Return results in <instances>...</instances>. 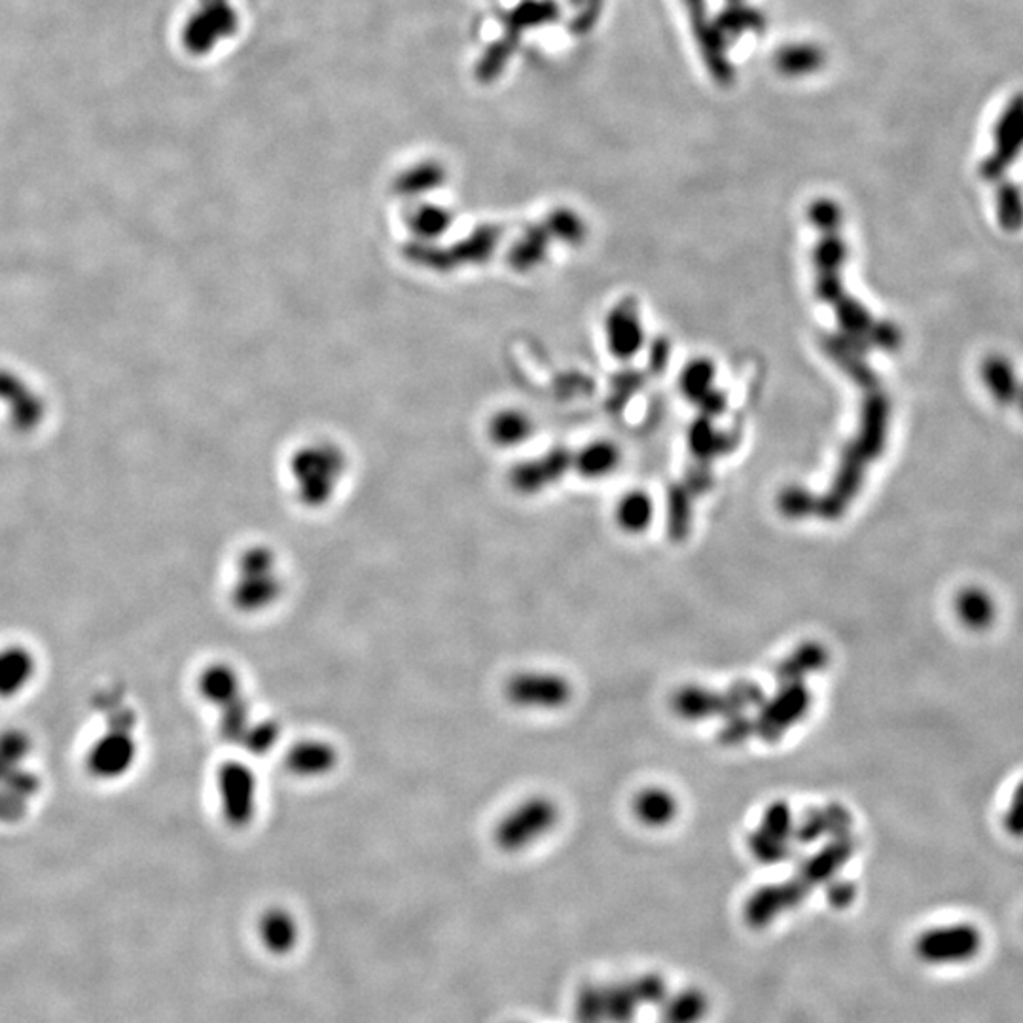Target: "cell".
<instances>
[{"label": "cell", "mask_w": 1023, "mask_h": 1023, "mask_svg": "<svg viewBox=\"0 0 1023 1023\" xmlns=\"http://www.w3.org/2000/svg\"><path fill=\"white\" fill-rule=\"evenodd\" d=\"M668 997L666 982L658 974L618 984L584 987L574 1003L577 1023H631L647 1004L663 1003Z\"/></svg>", "instance_id": "1"}, {"label": "cell", "mask_w": 1023, "mask_h": 1023, "mask_svg": "<svg viewBox=\"0 0 1023 1023\" xmlns=\"http://www.w3.org/2000/svg\"><path fill=\"white\" fill-rule=\"evenodd\" d=\"M985 947L984 931L973 922H952L922 931L914 954L923 965L960 968L973 965Z\"/></svg>", "instance_id": "2"}, {"label": "cell", "mask_w": 1023, "mask_h": 1023, "mask_svg": "<svg viewBox=\"0 0 1023 1023\" xmlns=\"http://www.w3.org/2000/svg\"><path fill=\"white\" fill-rule=\"evenodd\" d=\"M560 820V809L550 798L533 796L515 806L512 811L504 815L495 828L496 846L502 852L518 853L525 847L533 846Z\"/></svg>", "instance_id": "3"}, {"label": "cell", "mask_w": 1023, "mask_h": 1023, "mask_svg": "<svg viewBox=\"0 0 1023 1023\" xmlns=\"http://www.w3.org/2000/svg\"><path fill=\"white\" fill-rule=\"evenodd\" d=\"M687 10L688 23L698 45L699 56L707 72L719 86H731L736 80V67L731 63L730 42L720 35L715 18L709 13L707 0H680Z\"/></svg>", "instance_id": "4"}, {"label": "cell", "mask_w": 1023, "mask_h": 1023, "mask_svg": "<svg viewBox=\"0 0 1023 1023\" xmlns=\"http://www.w3.org/2000/svg\"><path fill=\"white\" fill-rule=\"evenodd\" d=\"M809 707L811 692L804 682L781 685L774 698L764 699L763 706L758 707V717L755 719L758 738L768 744H777L788 730L804 720Z\"/></svg>", "instance_id": "5"}, {"label": "cell", "mask_w": 1023, "mask_h": 1023, "mask_svg": "<svg viewBox=\"0 0 1023 1023\" xmlns=\"http://www.w3.org/2000/svg\"><path fill=\"white\" fill-rule=\"evenodd\" d=\"M506 696L523 709H560L572 696L569 680L561 675L528 671L515 675L506 685Z\"/></svg>", "instance_id": "6"}, {"label": "cell", "mask_w": 1023, "mask_h": 1023, "mask_svg": "<svg viewBox=\"0 0 1023 1023\" xmlns=\"http://www.w3.org/2000/svg\"><path fill=\"white\" fill-rule=\"evenodd\" d=\"M811 891L798 877H790L785 884L766 885L755 891L745 903V923L753 928H766L779 919L785 912L800 906Z\"/></svg>", "instance_id": "7"}, {"label": "cell", "mask_w": 1023, "mask_h": 1023, "mask_svg": "<svg viewBox=\"0 0 1023 1023\" xmlns=\"http://www.w3.org/2000/svg\"><path fill=\"white\" fill-rule=\"evenodd\" d=\"M993 154L985 159L982 171L995 177L1022 154L1023 150V94L1012 97L999 116L993 131Z\"/></svg>", "instance_id": "8"}, {"label": "cell", "mask_w": 1023, "mask_h": 1023, "mask_svg": "<svg viewBox=\"0 0 1023 1023\" xmlns=\"http://www.w3.org/2000/svg\"><path fill=\"white\" fill-rule=\"evenodd\" d=\"M218 793L229 823L245 827L256 811V779L243 764H226L218 777Z\"/></svg>", "instance_id": "9"}, {"label": "cell", "mask_w": 1023, "mask_h": 1023, "mask_svg": "<svg viewBox=\"0 0 1023 1023\" xmlns=\"http://www.w3.org/2000/svg\"><path fill=\"white\" fill-rule=\"evenodd\" d=\"M272 569L274 565L266 558H262V553L256 558H248L247 563L243 565L242 582L234 591L239 609L262 610L274 603L279 596L281 584Z\"/></svg>", "instance_id": "10"}, {"label": "cell", "mask_w": 1023, "mask_h": 1023, "mask_svg": "<svg viewBox=\"0 0 1023 1023\" xmlns=\"http://www.w3.org/2000/svg\"><path fill=\"white\" fill-rule=\"evenodd\" d=\"M239 27V18L228 0H207L188 29V45L196 51L215 48L218 40L232 37Z\"/></svg>", "instance_id": "11"}, {"label": "cell", "mask_w": 1023, "mask_h": 1023, "mask_svg": "<svg viewBox=\"0 0 1023 1023\" xmlns=\"http://www.w3.org/2000/svg\"><path fill=\"white\" fill-rule=\"evenodd\" d=\"M855 852H857V839L853 838L852 833L836 836L830 844L815 853L814 857L807 858L806 863L800 866V870L796 872V877L809 891L825 882H833Z\"/></svg>", "instance_id": "12"}, {"label": "cell", "mask_w": 1023, "mask_h": 1023, "mask_svg": "<svg viewBox=\"0 0 1023 1023\" xmlns=\"http://www.w3.org/2000/svg\"><path fill=\"white\" fill-rule=\"evenodd\" d=\"M774 65L785 78L811 77L827 65V51L815 42H790L776 51Z\"/></svg>", "instance_id": "13"}, {"label": "cell", "mask_w": 1023, "mask_h": 1023, "mask_svg": "<svg viewBox=\"0 0 1023 1023\" xmlns=\"http://www.w3.org/2000/svg\"><path fill=\"white\" fill-rule=\"evenodd\" d=\"M671 707L677 717L685 720H707L712 717L725 719L726 707L722 692H712L709 688L699 685H687L679 688L671 699Z\"/></svg>", "instance_id": "14"}, {"label": "cell", "mask_w": 1023, "mask_h": 1023, "mask_svg": "<svg viewBox=\"0 0 1023 1023\" xmlns=\"http://www.w3.org/2000/svg\"><path fill=\"white\" fill-rule=\"evenodd\" d=\"M852 828V814L842 804H828L820 809H811L804 815L800 825L795 828L796 838L804 844H814L823 836H844Z\"/></svg>", "instance_id": "15"}, {"label": "cell", "mask_w": 1023, "mask_h": 1023, "mask_svg": "<svg viewBox=\"0 0 1023 1023\" xmlns=\"http://www.w3.org/2000/svg\"><path fill=\"white\" fill-rule=\"evenodd\" d=\"M135 753H137V747H135L134 739L126 736L124 731L121 734H110V736L99 739L94 750H91V755H89L91 769L96 771L97 776H121L134 763Z\"/></svg>", "instance_id": "16"}, {"label": "cell", "mask_w": 1023, "mask_h": 1023, "mask_svg": "<svg viewBox=\"0 0 1023 1023\" xmlns=\"http://www.w3.org/2000/svg\"><path fill=\"white\" fill-rule=\"evenodd\" d=\"M830 661L827 647L823 642H801L798 649L793 650L785 660L779 661L776 668V679L779 685L804 682L809 675L819 673L827 668Z\"/></svg>", "instance_id": "17"}, {"label": "cell", "mask_w": 1023, "mask_h": 1023, "mask_svg": "<svg viewBox=\"0 0 1023 1023\" xmlns=\"http://www.w3.org/2000/svg\"><path fill=\"white\" fill-rule=\"evenodd\" d=\"M955 617L966 630L987 631L999 617L995 599L982 588H965L955 598Z\"/></svg>", "instance_id": "18"}, {"label": "cell", "mask_w": 1023, "mask_h": 1023, "mask_svg": "<svg viewBox=\"0 0 1023 1023\" xmlns=\"http://www.w3.org/2000/svg\"><path fill=\"white\" fill-rule=\"evenodd\" d=\"M715 26L719 29L720 35L728 42L741 39L745 35H763L768 27L766 13L757 7H750L749 2H738V4H725L715 16Z\"/></svg>", "instance_id": "19"}, {"label": "cell", "mask_w": 1023, "mask_h": 1023, "mask_svg": "<svg viewBox=\"0 0 1023 1023\" xmlns=\"http://www.w3.org/2000/svg\"><path fill=\"white\" fill-rule=\"evenodd\" d=\"M633 814L647 827H668L679 814V801L666 788H645L633 800Z\"/></svg>", "instance_id": "20"}, {"label": "cell", "mask_w": 1023, "mask_h": 1023, "mask_svg": "<svg viewBox=\"0 0 1023 1023\" xmlns=\"http://www.w3.org/2000/svg\"><path fill=\"white\" fill-rule=\"evenodd\" d=\"M561 8L555 0H522L504 18L506 32L522 37L529 29L550 26L560 20Z\"/></svg>", "instance_id": "21"}, {"label": "cell", "mask_w": 1023, "mask_h": 1023, "mask_svg": "<svg viewBox=\"0 0 1023 1023\" xmlns=\"http://www.w3.org/2000/svg\"><path fill=\"white\" fill-rule=\"evenodd\" d=\"M260 938L272 954H288L298 944V923L285 909H269L262 915Z\"/></svg>", "instance_id": "22"}, {"label": "cell", "mask_w": 1023, "mask_h": 1023, "mask_svg": "<svg viewBox=\"0 0 1023 1023\" xmlns=\"http://www.w3.org/2000/svg\"><path fill=\"white\" fill-rule=\"evenodd\" d=\"M35 675V661L20 647L0 650V696H12L23 690Z\"/></svg>", "instance_id": "23"}, {"label": "cell", "mask_w": 1023, "mask_h": 1023, "mask_svg": "<svg viewBox=\"0 0 1023 1023\" xmlns=\"http://www.w3.org/2000/svg\"><path fill=\"white\" fill-rule=\"evenodd\" d=\"M201 690H204L209 701L217 704L223 709H228V707L237 704L239 699H243L242 685H239L237 673L234 669L226 668V666H215V668L207 669L204 679H201Z\"/></svg>", "instance_id": "24"}, {"label": "cell", "mask_w": 1023, "mask_h": 1023, "mask_svg": "<svg viewBox=\"0 0 1023 1023\" xmlns=\"http://www.w3.org/2000/svg\"><path fill=\"white\" fill-rule=\"evenodd\" d=\"M336 763V753L331 745L321 741H307L293 750L288 766L299 776H321L332 769Z\"/></svg>", "instance_id": "25"}, {"label": "cell", "mask_w": 1023, "mask_h": 1023, "mask_svg": "<svg viewBox=\"0 0 1023 1023\" xmlns=\"http://www.w3.org/2000/svg\"><path fill=\"white\" fill-rule=\"evenodd\" d=\"M520 39L506 32L502 39L495 40L493 45L488 46L483 51L482 58L478 59L476 78L482 83H493L501 78L504 69L509 67L510 59L514 56Z\"/></svg>", "instance_id": "26"}, {"label": "cell", "mask_w": 1023, "mask_h": 1023, "mask_svg": "<svg viewBox=\"0 0 1023 1023\" xmlns=\"http://www.w3.org/2000/svg\"><path fill=\"white\" fill-rule=\"evenodd\" d=\"M709 1011L706 995L696 990L679 993L663 1001L661 1023H699Z\"/></svg>", "instance_id": "27"}, {"label": "cell", "mask_w": 1023, "mask_h": 1023, "mask_svg": "<svg viewBox=\"0 0 1023 1023\" xmlns=\"http://www.w3.org/2000/svg\"><path fill=\"white\" fill-rule=\"evenodd\" d=\"M722 696H725L726 707L725 719H730L736 715H745L749 709H758V707L763 706L764 699H766L763 687H758L757 682H753V680L734 682L726 692H722Z\"/></svg>", "instance_id": "28"}, {"label": "cell", "mask_w": 1023, "mask_h": 1023, "mask_svg": "<svg viewBox=\"0 0 1023 1023\" xmlns=\"http://www.w3.org/2000/svg\"><path fill=\"white\" fill-rule=\"evenodd\" d=\"M749 849L763 865H779L785 858L790 857L788 839L766 833L760 827L750 834Z\"/></svg>", "instance_id": "29"}, {"label": "cell", "mask_w": 1023, "mask_h": 1023, "mask_svg": "<svg viewBox=\"0 0 1023 1023\" xmlns=\"http://www.w3.org/2000/svg\"><path fill=\"white\" fill-rule=\"evenodd\" d=\"M760 828L783 839H790V836H795V819H793V811L787 801L769 804L760 820Z\"/></svg>", "instance_id": "30"}, {"label": "cell", "mask_w": 1023, "mask_h": 1023, "mask_svg": "<svg viewBox=\"0 0 1023 1023\" xmlns=\"http://www.w3.org/2000/svg\"><path fill=\"white\" fill-rule=\"evenodd\" d=\"M753 736H757L755 720L749 719L747 715H736V717L725 719V725L719 731V741L726 747H738L749 741Z\"/></svg>", "instance_id": "31"}, {"label": "cell", "mask_w": 1023, "mask_h": 1023, "mask_svg": "<svg viewBox=\"0 0 1023 1023\" xmlns=\"http://www.w3.org/2000/svg\"><path fill=\"white\" fill-rule=\"evenodd\" d=\"M618 520L622 523V528L628 529L631 533L641 531L650 520L649 502H647V499H641V496L626 499V502L620 506V512H618Z\"/></svg>", "instance_id": "32"}, {"label": "cell", "mask_w": 1023, "mask_h": 1023, "mask_svg": "<svg viewBox=\"0 0 1023 1023\" xmlns=\"http://www.w3.org/2000/svg\"><path fill=\"white\" fill-rule=\"evenodd\" d=\"M1003 827L1012 838L1023 839V779L1012 788L1003 814Z\"/></svg>", "instance_id": "33"}, {"label": "cell", "mask_w": 1023, "mask_h": 1023, "mask_svg": "<svg viewBox=\"0 0 1023 1023\" xmlns=\"http://www.w3.org/2000/svg\"><path fill=\"white\" fill-rule=\"evenodd\" d=\"M442 167L436 164H423L401 178V188L406 191L426 190L442 180Z\"/></svg>", "instance_id": "34"}, {"label": "cell", "mask_w": 1023, "mask_h": 1023, "mask_svg": "<svg viewBox=\"0 0 1023 1023\" xmlns=\"http://www.w3.org/2000/svg\"><path fill=\"white\" fill-rule=\"evenodd\" d=\"M855 896H857V889L852 882H842L838 877H834L828 885L827 898L834 908H847L855 901Z\"/></svg>", "instance_id": "35"}, {"label": "cell", "mask_w": 1023, "mask_h": 1023, "mask_svg": "<svg viewBox=\"0 0 1023 1023\" xmlns=\"http://www.w3.org/2000/svg\"><path fill=\"white\" fill-rule=\"evenodd\" d=\"M738 2H745V0H725V4H738Z\"/></svg>", "instance_id": "36"}]
</instances>
